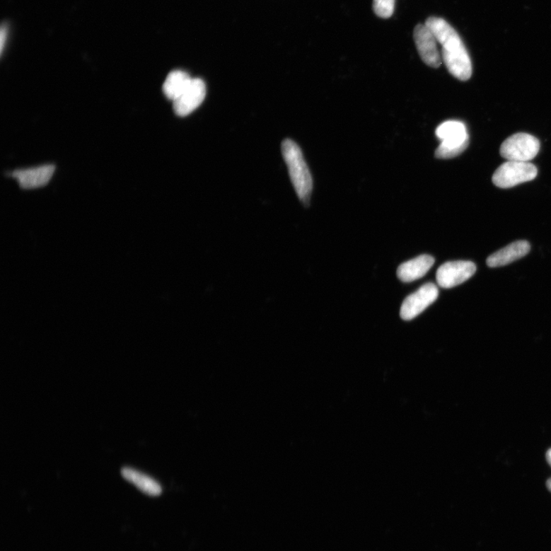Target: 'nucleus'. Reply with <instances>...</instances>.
<instances>
[{
  "label": "nucleus",
  "mask_w": 551,
  "mask_h": 551,
  "mask_svg": "<svg viewBox=\"0 0 551 551\" xmlns=\"http://www.w3.org/2000/svg\"><path fill=\"white\" fill-rule=\"evenodd\" d=\"M425 25L442 45V58L448 71L457 79L468 81L472 65L459 34L441 18L429 17Z\"/></svg>",
  "instance_id": "f257e3e1"
},
{
  "label": "nucleus",
  "mask_w": 551,
  "mask_h": 551,
  "mask_svg": "<svg viewBox=\"0 0 551 551\" xmlns=\"http://www.w3.org/2000/svg\"><path fill=\"white\" fill-rule=\"evenodd\" d=\"M282 149L298 197L305 207H308L311 202L313 182L301 149L293 140L287 139L284 140Z\"/></svg>",
  "instance_id": "f03ea898"
},
{
  "label": "nucleus",
  "mask_w": 551,
  "mask_h": 551,
  "mask_svg": "<svg viewBox=\"0 0 551 551\" xmlns=\"http://www.w3.org/2000/svg\"><path fill=\"white\" fill-rule=\"evenodd\" d=\"M436 136L441 144L436 149L438 158H451L463 153L470 144L466 126L459 120H448L436 129Z\"/></svg>",
  "instance_id": "7ed1b4c3"
},
{
  "label": "nucleus",
  "mask_w": 551,
  "mask_h": 551,
  "mask_svg": "<svg viewBox=\"0 0 551 551\" xmlns=\"http://www.w3.org/2000/svg\"><path fill=\"white\" fill-rule=\"evenodd\" d=\"M537 175V167L529 162L508 161L494 172L492 182L499 188L509 189L534 180Z\"/></svg>",
  "instance_id": "20e7f679"
},
{
  "label": "nucleus",
  "mask_w": 551,
  "mask_h": 551,
  "mask_svg": "<svg viewBox=\"0 0 551 551\" xmlns=\"http://www.w3.org/2000/svg\"><path fill=\"white\" fill-rule=\"evenodd\" d=\"M540 146V141L535 137L518 133L503 142L500 153L509 161L529 162L538 155Z\"/></svg>",
  "instance_id": "39448f33"
},
{
  "label": "nucleus",
  "mask_w": 551,
  "mask_h": 551,
  "mask_svg": "<svg viewBox=\"0 0 551 551\" xmlns=\"http://www.w3.org/2000/svg\"><path fill=\"white\" fill-rule=\"evenodd\" d=\"M437 286L428 283L420 287L417 291L408 296L400 308L401 319L412 320L423 313L429 306L434 303L438 297Z\"/></svg>",
  "instance_id": "423d86ee"
},
{
  "label": "nucleus",
  "mask_w": 551,
  "mask_h": 551,
  "mask_svg": "<svg viewBox=\"0 0 551 551\" xmlns=\"http://www.w3.org/2000/svg\"><path fill=\"white\" fill-rule=\"evenodd\" d=\"M476 272V266L471 261H451L439 267L436 282L439 286L450 289L470 279Z\"/></svg>",
  "instance_id": "0eeeda50"
},
{
  "label": "nucleus",
  "mask_w": 551,
  "mask_h": 551,
  "mask_svg": "<svg viewBox=\"0 0 551 551\" xmlns=\"http://www.w3.org/2000/svg\"><path fill=\"white\" fill-rule=\"evenodd\" d=\"M207 95V86L201 79H192L182 95L173 100V110L177 116L186 117L197 109Z\"/></svg>",
  "instance_id": "6e6552de"
},
{
  "label": "nucleus",
  "mask_w": 551,
  "mask_h": 551,
  "mask_svg": "<svg viewBox=\"0 0 551 551\" xmlns=\"http://www.w3.org/2000/svg\"><path fill=\"white\" fill-rule=\"evenodd\" d=\"M414 39L420 58L428 66L437 69L441 64V56L438 50L437 40L427 26L419 24L415 27Z\"/></svg>",
  "instance_id": "1a4fd4ad"
},
{
  "label": "nucleus",
  "mask_w": 551,
  "mask_h": 551,
  "mask_svg": "<svg viewBox=\"0 0 551 551\" xmlns=\"http://www.w3.org/2000/svg\"><path fill=\"white\" fill-rule=\"evenodd\" d=\"M54 165H44L29 169L18 170L12 173V177L24 190L41 188L48 184L55 171Z\"/></svg>",
  "instance_id": "9d476101"
},
{
  "label": "nucleus",
  "mask_w": 551,
  "mask_h": 551,
  "mask_svg": "<svg viewBox=\"0 0 551 551\" xmlns=\"http://www.w3.org/2000/svg\"><path fill=\"white\" fill-rule=\"evenodd\" d=\"M530 245L526 240H518L511 243L496 253L489 256L487 263L489 267H499L508 265L514 261L525 257L529 253Z\"/></svg>",
  "instance_id": "9b49d317"
},
{
  "label": "nucleus",
  "mask_w": 551,
  "mask_h": 551,
  "mask_svg": "<svg viewBox=\"0 0 551 551\" xmlns=\"http://www.w3.org/2000/svg\"><path fill=\"white\" fill-rule=\"evenodd\" d=\"M434 262L435 260L432 256L420 255L401 265L398 269V277L405 283L413 282L424 277Z\"/></svg>",
  "instance_id": "f8f14e48"
},
{
  "label": "nucleus",
  "mask_w": 551,
  "mask_h": 551,
  "mask_svg": "<svg viewBox=\"0 0 551 551\" xmlns=\"http://www.w3.org/2000/svg\"><path fill=\"white\" fill-rule=\"evenodd\" d=\"M121 475L129 482L133 483L143 492L151 497H157L162 493V487L155 480L149 476L132 468H123Z\"/></svg>",
  "instance_id": "ddd939ff"
},
{
  "label": "nucleus",
  "mask_w": 551,
  "mask_h": 551,
  "mask_svg": "<svg viewBox=\"0 0 551 551\" xmlns=\"http://www.w3.org/2000/svg\"><path fill=\"white\" fill-rule=\"evenodd\" d=\"M191 80L188 73L181 70L171 71L168 74L163 86L164 95L168 99L175 100L182 95Z\"/></svg>",
  "instance_id": "4468645a"
},
{
  "label": "nucleus",
  "mask_w": 551,
  "mask_h": 551,
  "mask_svg": "<svg viewBox=\"0 0 551 551\" xmlns=\"http://www.w3.org/2000/svg\"><path fill=\"white\" fill-rule=\"evenodd\" d=\"M395 0H373V12L381 18H388L395 11Z\"/></svg>",
  "instance_id": "2eb2a0df"
},
{
  "label": "nucleus",
  "mask_w": 551,
  "mask_h": 551,
  "mask_svg": "<svg viewBox=\"0 0 551 551\" xmlns=\"http://www.w3.org/2000/svg\"><path fill=\"white\" fill-rule=\"evenodd\" d=\"M6 37L7 29L6 27H3L1 29V33H0V50H1V53H3L4 50V45L6 43Z\"/></svg>",
  "instance_id": "dca6fc26"
},
{
  "label": "nucleus",
  "mask_w": 551,
  "mask_h": 551,
  "mask_svg": "<svg viewBox=\"0 0 551 551\" xmlns=\"http://www.w3.org/2000/svg\"><path fill=\"white\" fill-rule=\"evenodd\" d=\"M546 456H547V460L548 463L550 464V465L551 466V449H550L547 451Z\"/></svg>",
  "instance_id": "f3484780"
},
{
  "label": "nucleus",
  "mask_w": 551,
  "mask_h": 551,
  "mask_svg": "<svg viewBox=\"0 0 551 551\" xmlns=\"http://www.w3.org/2000/svg\"><path fill=\"white\" fill-rule=\"evenodd\" d=\"M547 487L548 489L551 492V479L547 481Z\"/></svg>",
  "instance_id": "a211bd4d"
}]
</instances>
